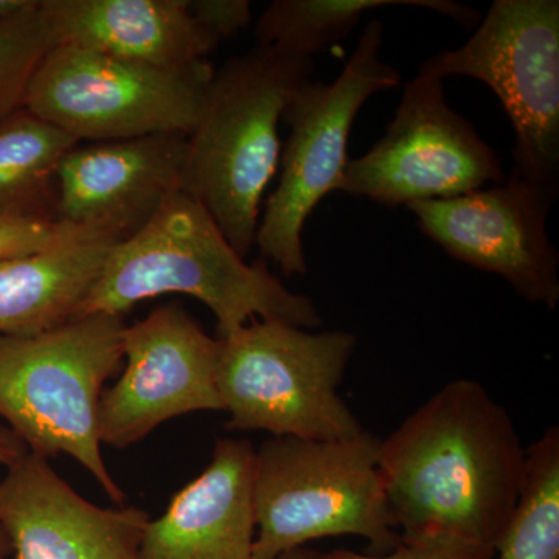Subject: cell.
Segmentation results:
<instances>
[{"instance_id": "1", "label": "cell", "mask_w": 559, "mask_h": 559, "mask_svg": "<svg viewBox=\"0 0 559 559\" xmlns=\"http://www.w3.org/2000/svg\"><path fill=\"white\" fill-rule=\"evenodd\" d=\"M525 462L506 407L480 382H448L381 440L390 521L401 539L444 535L496 549Z\"/></svg>"}, {"instance_id": "2", "label": "cell", "mask_w": 559, "mask_h": 559, "mask_svg": "<svg viewBox=\"0 0 559 559\" xmlns=\"http://www.w3.org/2000/svg\"><path fill=\"white\" fill-rule=\"evenodd\" d=\"M164 294L202 301L216 318L218 340L253 320H282L305 330L323 325L310 297L286 288L264 260L246 263L207 210L183 190L110 249L79 319L97 312L123 316L139 301Z\"/></svg>"}, {"instance_id": "3", "label": "cell", "mask_w": 559, "mask_h": 559, "mask_svg": "<svg viewBox=\"0 0 559 559\" xmlns=\"http://www.w3.org/2000/svg\"><path fill=\"white\" fill-rule=\"evenodd\" d=\"M314 61L257 46L215 70L187 140L182 190L194 198L242 259L257 240L264 191L277 173L283 110Z\"/></svg>"}, {"instance_id": "4", "label": "cell", "mask_w": 559, "mask_h": 559, "mask_svg": "<svg viewBox=\"0 0 559 559\" xmlns=\"http://www.w3.org/2000/svg\"><path fill=\"white\" fill-rule=\"evenodd\" d=\"M123 316H84L35 336H0V419L31 454L69 455L117 507L127 495L102 454L103 385L123 360Z\"/></svg>"}, {"instance_id": "5", "label": "cell", "mask_w": 559, "mask_h": 559, "mask_svg": "<svg viewBox=\"0 0 559 559\" xmlns=\"http://www.w3.org/2000/svg\"><path fill=\"white\" fill-rule=\"evenodd\" d=\"M369 430L342 440L282 437L253 457V559H275L331 536H360L373 555L399 546Z\"/></svg>"}, {"instance_id": "6", "label": "cell", "mask_w": 559, "mask_h": 559, "mask_svg": "<svg viewBox=\"0 0 559 559\" xmlns=\"http://www.w3.org/2000/svg\"><path fill=\"white\" fill-rule=\"evenodd\" d=\"M221 341L216 388L227 428L275 439L342 440L364 428L340 385L358 340L282 320H253Z\"/></svg>"}, {"instance_id": "7", "label": "cell", "mask_w": 559, "mask_h": 559, "mask_svg": "<svg viewBox=\"0 0 559 559\" xmlns=\"http://www.w3.org/2000/svg\"><path fill=\"white\" fill-rule=\"evenodd\" d=\"M384 24H367L341 75L333 83L308 80L294 92L282 120L289 139L282 154L277 189L267 200L255 245L286 277L308 272L305 224L329 193L337 191L348 164L349 131L364 103L399 86L400 73L382 61Z\"/></svg>"}, {"instance_id": "8", "label": "cell", "mask_w": 559, "mask_h": 559, "mask_svg": "<svg viewBox=\"0 0 559 559\" xmlns=\"http://www.w3.org/2000/svg\"><path fill=\"white\" fill-rule=\"evenodd\" d=\"M215 70L209 60L167 69L55 46L33 73L24 108L81 143L189 135Z\"/></svg>"}, {"instance_id": "9", "label": "cell", "mask_w": 559, "mask_h": 559, "mask_svg": "<svg viewBox=\"0 0 559 559\" xmlns=\"http://www.w3.org/2000/svg\"><path fill=\"white\" fill-rule=\"evenodd\" d=\"M418 73L487 84L516 135L511 178L558 193V0H495L462 47L428 58Z\"/></svg>"}, {"instance_id": "10", "label": "cell", "mask_w": 559, "mask_h": 559, "mask_svg": "<svg viewBox=\"0 0 559 559\" xmlns=\"http://www.w3.org/2000/svg\"><path fill=\"white\" fill-rule=\"evenodd\" d=\"M506 180L498 154L448 105L443 80L418 73L377 145L348 160L337 191L399 207Z\"/></svg>"}, {"instance_id": "11", "label": "cell", "mask_w": 559, "mask_h": 559, "mask_svg": "<svg viewBox=\"0 0 559 559\" xmlns=\"http://www.w3.org/2000/svg\"><path fill=\"white\" fill-rule=\"evenodd\" d=\"M219 349L221 341L178 304L162 305L127 326V367L98 406L102 444L123 450L168 419L224 411L216 388Z\"/></svg>"}, {"instance_id": "12", "label": "cell", "mask_w": 559, "mask_h": 559, "mask_svg": "<svg viewBox=\"0 0 559 559\" xmlns=\"http://www.w3.org/2000/svg\"><path fill=\"white\" fill-rule=\"evenodd\" d=\"M555 198L554 191L509 176L489 189L407 209L452 259L499 275L525 300L555 310L559 257L547 235Z\"/></svg>"}, {"instance_id": "13", "label": "cell", "mask_w": 559, "mask_h": 559, "mask_svg": "<svg viewBox=\"0 0 559 559\" xmlns=\"http://www.w3.org/2000/svg\"><path fill=\"white\" fill-rule=\"evenodd\" d=\"M187 140L154 134L79 143L58 168L53 221L127 240L182 190Z\"/></svg>"}, {"instance_id": "14", "label": "cell", "mask_w": 559, "mask_h": 559, "mask_svg": "<svg viewBox=\"0 0 559 559\" xmlns=\"http://www.w3.org/2000/svg\"><path fill=\"white\" fill-rule=\"evenodd\" d=\"M150 520L138 507L95 506L31 452L0 479V528L14 559H140Z\"/></svg>"}, {"instance_id": "15", "label": "cell", "mask_w": 559, "mask_h": 559, "mask_svg": "<svg viewBox=\"0 0 559 559\" xmlns=\"http://www.w3.org/2000/svg\"><path fill=\"white\" fill-rule=\"evenodd\" d=\"M253 457L249 440H219L204 473L150 520L140 559H253Z\"/></svg>"}, {"instance_id": "16", "label": "cell", "mask_w": 559, "mask_h": 559, "mask_svg": "<svg viewBox=\"0 0 559 559\" xmlns=\"http://www.w3.org/2000/svg\"><path fill=\"white\" fill-rule=\"evenodd\" d=\"M55 46L178 69L207 60L218 40L190 11V0H39Z\"/></svg>"}, {"instance_id": "17", "label": "cell", "mask_w": 559, "mask_h": 559, "mask_svg": "<svg viewBox=\"0 0 559 559\" xmlns=\"http://www.w3.org/2000/svg\"><path fill=\"white\" fill-rule=\"evenodd\" d=\"M117 242L76 230L49 249L0 261V336H35L79 319Z\"/></svg>"}, {"instance_id": "18", "label": "cell", "mask_w": 559, "mask_h": 559, "mask_svg": "<svg viewBox=\"0 0 559 559\" xmlns=\"http://www.w3.org/2000/svg\"><path fill=\"white\" fill-rule=\"evenodd\" d=\"M79 143L25 108L0 121V216L53 221L58 168Z\"/></svg>"}, {"instance_id": "19", "label": "cell", "mask_w": 559, "mask_h": 559, "mask_svg": "<svg viewBox=\"0 0 559 559\" xmlns=\"http://www.w3.org/2000/svg\"><path fill=\"white\" fill-rule=\"evenodd\" d=\"M396 5L437 11L468 27L479 21L476 10L452 0H275L257 22L255 39L312 60L347 38L367 11Z\"/></svg>"}, {"instance_id": "20", "label": "cell", "mask_w": 559, "mask_h": 559, "mask_svg": "<svg viewBox=\"0 0 559 559\" xmlns=\"http://www.w3.org/2000/svg\"><path fill=\"white\" fill-rule=\"evenodd\" d=\"M495 559H559V429L527 448L525 479Z\"/></svg>"}, {"instance_id": "21", "label": "cell", "mask_w": 559, "mask_h": 559, "mask_svg": "<svg viewBox=\"0 0 559 559\" xmlns=\"http://www.w3.org/2000/svg\"><path fill=\"white\" fill-rule=\"evenodd\" d=\"M53 47L39 0L0 20V121L24 108L33 73Z\"/></svg>"}, {"instance_id": "22", "label": "cell", "mask_w": 559, "mask_h": 559, "mask_svg": "<svg viewBox=\"0 0 559 559\" xmlns=\"http://www.w3.org/2000/svg\"><path fill=\"white\" fill-rule=\"evenodd\" d=\"M325 555L326 559H495L496 549L454 536L441 535L401 539L399 546L384 555H364L345 549Z\"/></svg>"}, {"instance_id": "23", "label": "cell", "mask_w": 559, "mask_h": 559, "mask_svg": "<svg viewBox=\"0 0 559 559\" xmlns=\"http://www.w3.org/2000/svg\"><path fill=\"white\" fill-rule=\"evenodd\" d=\"M76 230L55 221L0 216V261L49 249Z\"/></svg>"}, {"instance_id": "24", "label": "cell", "mask_w": 559, "mask_h": 559, "mask_svg": "<svg viewBox=\"0 0 559 559\" xmlns=\"http://www.w3.org/2000/svg\"><path fill=\"white\" fill-rule=\"evenodd\" d=\"M190 11L219 44L237 36L252 21L249 0H190Z\"/></svg>"}, {"instance_id": "25", "label": "cell", "mask_w": 559, "mask_h": 559, "mask_svg": "<svg viewBox=\"0 0 559 559\" xmlns=\"http://www.w3.org/2000/svg\"><path fill=\"white\" fill-rule=\"evenodd\" d=\"M27 454V447L22 443L20 437L0 419V463L10 466Z\"/></svg>"}, {"instance_id": "26", "label": "cell", "mask_w": 559, "mask_h": 559, "mask_svg": "<svg viewBox=\"0 0 559 559\" xmlns=\"http://www.w3.org/2000/svg\"><path fill=\"white\" fill-rule=\"evenodd\" d=\"M33 0H0V20L9 17L11 14L28 9Z\"/></svg>"}, {"instance_id": "27", "label": "cell", "mask_w": 559, "mask_h": 559, "mask_svg": "<svg viewBox=\"0 0 559 559\" xmlns=\"http://www.w3.org/2000/svg\"><path fill=\"white\" fill-rule=\"evenodd\" d=\"M275 559H326V555L307 546L286 551V554H282Z\"/></svg>"}, {"instance_id": "28", "label": "cell", "mask_w": 559, "mask_h": 559, "mask_svg": "<svg viewBox=\"0 0 559 559\" xmlns=\"http://www.w3.org/2000/svg\"><path fill=\"white\" fill-rule=\"evenodd\" d=\"M11 557L10 540L7 538L5 532L0 528V559H9Z\"/></svg>"}]
</instances>
